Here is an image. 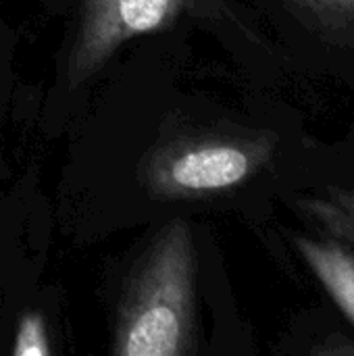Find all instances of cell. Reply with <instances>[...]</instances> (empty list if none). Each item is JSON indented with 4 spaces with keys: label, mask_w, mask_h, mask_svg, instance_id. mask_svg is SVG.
<instances>
[{
    "label": "cell",
    "mask_w": 354,
    "mask_h": 356,
    "mask_svg": "<svg viewBox=\"0 0 354 356\" xmlns=\"http://www.w3.org/2000/svg\"><path fill=\"white\" fill-rule=\"evenodd\" d=\"M296 246L317 280L354 325V257L338 244L298 238Z\"/></svg>",
    "instance_id": "cell-4"
},
{
    "label": "cell",
    "mask_w": 354,
    "mask_h": 356,
    "mask_svg": "<svg viewBox=\"0 0 354 356\" xmlns=\"http://www.w3.org/2000/svg\"><path fill=\"white\" fill-rule=\"evenodd\" d=\"M190 0H81L71 77L96 73L129 40L171 27Z\"/></svg>",
    "instance_id": "cell-3"
},
{
    "label": "cell",
    "mask_w": 354,
    "mask_h": 356,
    "mask_svg": "<svg viewBox=\"0 0 354 356\" xmlns=\"http://www.w3.org/2000/svg\"><path fill=\"white\" fill-rule=\"evenodd\" d=\"M346 207H348V213H351V221H353V227H354V196H351V198L346 200Z\"/></svg>",
    "instance_id": "cell-7"
},
{
    "label": "cell",
    "mask_w": 354,
    "mask_h": 356,
    "mask_svg": "<svg viewBox=\"0 0 354 356\" xmlns=\"http://www.w3.org/2000/svg\"><path fill=\"white\" fill-rule=\"evenodd\" d=\"M265 154L259 144L238 138H186L156 150L144 179L152 196H209L244 184Z\"/></svg>",
    "instance_id": "cell-2"
},
{
    "label": "cell",
    "mask_w": 354,
    "mask_h": 356,
    "mask_svg": "<svg viewBox=\"0 0 354 356\" xmlns=\"http://www.w3.org/2000/svg\"><path fill=\"white\" fill-rule=\"evenodd\" d=\"M330 27L354 29V0H292Z\"/></svg>",
    "instance_id": "cell-6"
},
{
    "label": "cell",
    "mask_w": 354,
    "mask_h": 356,
    "mask_svg": "<svg viewBox=\"0 0 354 356\" xmlns=\"http://www.w3.org/2000/svg\"><path fill=\"white\" fill-rule=\"evenodd\" d=\"M196 254L186 221L154 238L115 321L113 355L184 356L194 342Z\"/></svg>",
    "instance_id": "cell-1"
},
{
    "label": "cell",
    "mask_w": 354,
    "mask_h": 356,
    "mask_svg": "<svg viewBox=\"0 0 354 356\" xmlns=\"http://www.w3.org/2000/svg\"><path fill=\"white\" fill-rule=\"evenodd\" d=\"M50 342L46 323L40 315L29 313L21 317L17 325V336L13 342V355H50Z\"/></svg>",
    "instance_id": "cell-5"
}]
</instances>
